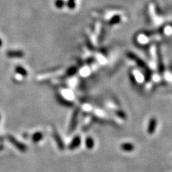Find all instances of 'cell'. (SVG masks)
<instances>
[{
	"mask_svg": "<svg viewBox=\"0 0 172 172\" xmlns=\"http://www.w3.org/2000/svg\"><path fill=\"white\" fill-rule=\"evenodd\" d=\"M122 149H123V150H124V151H130L133 150V146L130 145V144H124V145L122 146Z\"/></svg>",
	"mask_w": 172,
	"mask_h": 172,
	"instance_id": "6da1fadb",
	"label": "cell"
}]
</instances>
